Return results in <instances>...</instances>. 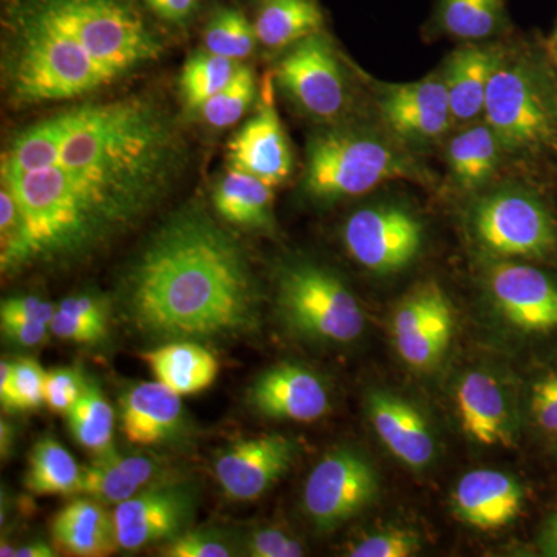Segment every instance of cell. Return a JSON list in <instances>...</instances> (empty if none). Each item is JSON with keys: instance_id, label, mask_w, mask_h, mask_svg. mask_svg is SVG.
<instances>
[{"instance_id": "obj_17", "label": "cell", "mask_w": 557, "mask_h": 557, "mask_svg": "<svg viewBox=\"0 0 557 557\" xmlns=\"http://www.w3.org/2000/svg\"><path fill=\"white\" fill-rule=\"evenodd\" d=\"M490 288L498 310L525 332L557 329V287L533 267L500 262L491 270Z\"/></svg>"}, {"instance_id": "obj_46", "label": "cell", "mask_w": 557, "mask_h": 557, "mask_svg": "<svg viewBox=\"0 0 557 557\" xmlns=\"http://www.w3.org/2000/svg\"><path fill=\"white\" fill-rule=\"evenodd\" d=\"M531 409L541 428L557 432V373L534 386Z\"/></svg>"}, {"instance_id": "obj_19", "label": "cell", "mask_w": 557, "mask_h": 557, "mask_svg": "<svg viewBox=\"0 0 557 557\" xmlns=\"http://www.w3.org/2000/svg\"><path fill=\"white\" fill-rule=\"evenodd\" d=\"M121 431L134 445H166L185 429L182 395L160 381L139 383L121 398Z\"/></svg>"}, {"instance_id": "obj_32", "label": "cell", "mask_w": 557, "mask_h": 557, "mask_svg": "<svg viewBox=\"0 0 557 557\" xmlns=\"http://www.w3.org/2000/svg\"><path fill=\"white\" fill-rule=\"evenodd\" d=\"M69 429L83 448L97 456L113 450L115 412L97 383L89 381L83 395L67 413Z\"/></svg>"}, {"instance_id": "obj_12", "label": "cell", "mask_w": 557, "mask_h": 557, "mask_svg": "<svg viewBox=\"0 0 557 557\" xmlns=\"http://www.w3.org/2000/svg\"><path fill=\"white\" fill-rule=\"evenodd\" d=\"M199 504V493L190 483L168 482L143 487L135 496L115 505L116 541L121 549L149 547L170 542L185 533Z\"/></svg>"}, {"instance_id": "obj_45", "label": "cell", "mask_w": 557, "mask_h": 557, "mask_svg": "<svg viewBox=\"0 0 557 557\" xmlns=\"http://www.w3.org/2000/svg\"><path fill=\"white\" fill-rule=\"evenodd\" d=\"M57 313L53 304L36 298V296H14L3 300L0 306V318L25 319V321L50 324Z\"/></svg>"}, {"instance_id": "obj_5", "label": "cell", "mask_w": 557, "mask_h": 557, "mask_svg": "<svg viewBox=\"0 0 557 557\" xmlns=\"http://www.w3.org/2000/svg\"><path fill=\"white\" fill-rule=\"evenodd\" d=\"M115 78L161 53L156 36L120 0H32Z\"/></svg>"}, {"instance_id": "obj_28", "label": "cell", "mask_w": 557, "mask_h": 557, "mask_svg": "<svg viewBox=\"0 0 557 557\" xmlns=\"http://www.w3.org/2000/svg\"><path fill=\"white\" fill-rule=\"evenodd\" d=\"M75 119V109L22 132L2 156V178H17L27 172L42 170L57 163L62 143Z\"/></svg>"}, {"instance_id": "obj_6", "label": "cell", "mask_w": 557, "mask_h": 557, "mask_svg": "<svg viewBox=\"0 0 557 557\" xmlns=\"http://www.w3.org/2000/svg\"><path fill=\"white\" fill-rule=\"evenodd\" d=\"M483 116L509 153L536 152L557 139V108L541 73L528 61H504L497 69Z\"/></svg>"}, {"instance_id": "obj_18", "label": "cell", "mask_w": 557, "mask_h": 557, "mask_svg": "<svg viewBox=\"0 0 557 557\" xmlns=\"http://www.w3.org/2000/svg\"><path fill=\"white\" fill-rule=\"evenodd\" d=\"M252 408L273 420L311 423L330 409L329 392L311 370L296 364L274 366L252 383L248 392Z\"/></svg>"}, {"instance_id": "obj_25", "label": "cell", "mask_w": 557, "mask_h": 557, "mask_svg": "<svg viewBox=\"0 0 557 557\" xmlns=\"http://www.w3.org/2000/svg\"><path fill=\"white\" fill-rule=\"evenodd\" d=\"M157 381L178 395L199 394L214 383L219 362L196 341H175L141 355Z\"/></svg>"}, {"instance_id": "obj_33", "label": "cell", "mask_w": 557, "mask_h": 557, "mask_svg": "<svg viewBox=\"0 0 557 557\" xmlns=\"http://www.w3.org/2000/svg\"><path fill=\"white\" fill-rule=\"evenodd\" d=\"M239 62L211 51L193 54L180 73V95L190 112H199L236 75Z\"/></svg>"}, {"instance_id": "obj_38", "label": "cell", "mask_w": 557, "mask_h": 557, "mask_svg": "<svg viewBox=\"0 0 557 557\" xmlns=\"http://www.w3.org/2000/svg\"><path fill=\"white\" fill-rule=\"evenodd\" d=\"M25 231L20 208L13 194L0 186V267L9 274L22 269Z\"/></svg>"}, {"instance_id": "obj_4", "label": "cell", "mask_w": 557, "mask_h": 557, "mask_svg": "<svg viewBox=\"0 0 557 557\" xmlns=\"http://www.w3.org/2000/svg\"><path fill=\"white\" fill-rule=\"evenodd\" d=\"M306 156L304 193L325 203L362 196L388 180L420 177L409 157L372 132H319L309 139Z\"/></svg>"}, {"instance_id": "obj_14", "label": "cell", "mask_w": 557, "mask_h": 557, "mask_svg": "<svg viewBox=\"0 0 557 557\" xmlns=\"http://www.w3.org/2000/svg\"><path fill=\"white\" fill-rule=\"evenodd\" d=\"M228 161L231 170L247 172L271 188L284 185L292 175V148L274 108L271 78L263 81L256 115L231 139Z\"/></svg>"}, {"instance_id": "obj_52", "label": "cell", "mask_w": 557, "mask_h": 557, "mask_svg": "<svg viewBox=\"0 0 557 557\" xmlns=\"http://www.w3.org/2000/svg\"><path fill=\"white\" fill-rule=\"evenodd\" d=\"M11 446H13V426L2 421L0 423V453L3 458L11 453Z\"/></svg>"}, {"instance_id": "obj_40", "label": "cell", "mask_w": 557, "mask_h": 557, "mask_svg": "<svg viewBox=\"0 0 557 557\" xmlns=\"http://www.w3.org/2000/svg\"><path fill=\"white\" fill-rule=\"evenodd\" d=\"M420 549V541L409 531L391 530L362 539L350 549L351 557H409Z\"/></svg>"}, {"instance_id": "obj_3", "label": "cell", "mask_w": 557, "mask_h": 557, "mask_svg": "<svg viewBox=\"0 0 557 557\" xmlns=\"http://www.w3.org/2000/svg\"><path fill=\"white\" fill-rule=\"evenodd\" d=\"M70 33L28 3L17 13L10 86L16 101H64L115 81Z\"/></svg>"}, {"instance_id": "obj_15", "label": "cell", "mask_w": 557, "mask_h": 557, "mask_svg": "<svg viewBox=\"0 0 557 557\" xmlns=\"http://www.w3.org/2000/svg\"><path fill=\"white\" fill-rule=\"evenodd\" d=\"M296 454L298 446L285 435L240 440L215 460V478L233 500H255L287 474Z\"/></svg>"}, {"instance_id": "obj_42", "label": "cell", "mask_w": 557, "mask_h": 557, "mask_svg": "<svg viewBox=\"0 0 557 557\" xmlns=\"http://www.w3.org/2000/svg\"><path fill=\"white\" fill-rule=\"evenodd\" d=\"M108 456L132 480L141 487L161 485V483L174 482L170 478L171 472L166 465L148 456H121L115 449L110 450Z\"/></svg>"}, {"instance_id": "obj_24", "label": "cell", "mask_w": 557, "mask_h": 557, "mask_svg": "<svg viewBox=\"0 0 557 557\" xmlns=\"http://www.w3.org/2000/svg\"><path fill=\"white\" fill-rule=\"evenodd\" d=\"M51 536L72 556L104 557L120 548L112 512L86 496L70 502L54 516Z\"/></svg>"}, {"instance_id": "obj_36", "label": "cell", "mask_w": 557, "mask_h": 557, "mask_svg": "<svg viewBox=\"0 0 557 557\" xmlns=\"http://www.w3.org/2000/svg\"><path fill=\"white\" fill-rule=\"evenodd\" d=\"M139 486L132 482L112 458L95 457L86 467H81L79 494L94 498L102 505H119L138 493Z\"/></svg>"}, {"instance_id": "obj_49", "label": "cell", "mask_w": 557, "mask_h": 557, "mask_svg": "<svg viewBox=\"0 0 557 557\" xmlns=\"http://www.w3.org/2000/svg\"><path fill=\"white\" fill-rule=\"evenodd\" d=\"M145 2L161 20L175 22V24L188 20L199 5V0H145Z\"/></svg>"}, {"instance_id": "obj_39", "label": "cell", "mask_w": 557, "mask_h": 557, "mask_svg": "<svg viewBox=\"0 0 557 557\" xmlns=\"http://www.w3.org/2000/svg\"><path fill=\"white\" fill-rule=\"evenodd\" d=\"M87 383L89 381L84 379L78 369L60 368L50 370V372H47L46 387H44L46 405L53 412L67 413L83 395Z\"/></svg>"}, {"instance_id": "obj_37", "label": "cell", "mask_w": 557, "mask_h": 557, "mask_svg": "<svg viewBox=\"0 0 557 557\" xmlns=\"http://www.w3.org/2000/svg\"><path fill=\"white\" fill-rule=\"evenodd\" d=\"M46 376L47 372H44L36 359H16L13 379L9 387L0 392L3 409L10 412H28V410L39 409L46 403L44 398Z\"/></svg>"}, {"instance_id": "obj_35", "label": "cell", "mask_w": 557, "mask_h": 557, "mask_svg": "<svg viewBox=\"0 0 557 557\" xmlns=\"http://www.w3.org/2000/svg\"><path fill=\"white\" fill-rule=\"evenodd\" d=\"M259 87L251 69H237L234 78L199 110L201 119L214 129H226L244 119L258 100Z\"/></svg>"}, {"instance_id": "obj_43", "label": "cell", "mask_w": 557, "mask_h": 557, "mask_svg": "<svg viewBox=\"0 0 557 557\" xmlns=\"http://www.w3.org/2000/svg\"><path fill=\"white\" fill-rule=\"evenodd\" d=\"M50 332L57 335L58 338L70 341L76 344H97L106 338L108 333V325L97 324V322L86 321L73 317V314L64 313L58 310L51 319Z\"/></svg>"}, {"instance_id": "obj_16", "label": "cell", "mask_w": 557, "mask_h": 557, "mask_svg": "<svg viewBox=\"0 0 557 557\" xmlns=\"http://www.w3.org/2000/svg\"><path fill=\"white\" fill-rule=\"evenodd\" d=\"M379 108L388 129L405 141L431 143L443 137L453 124L445 78L406 84H381Z\"/></svg>"}, {"instance_id": "obj_50", "label": "cell", "mask_w": 557, "mask_h": 557, "mask_svg": "<svg viewBox=\"0 0 557 557\" xmlns=\"http://www.w3.org/2000/svg\"><path fill=\"white\" fill-rule=\"evenodd\" d=\"M541 549L545 556L557 557V508L552 512L542 531Z\"/></svg>"}, {"instance_id": "obj_26", "label": "cell", "mask_w": 557, "mask_h": 557, "mask_svg": "<svg viewBox=\"0 0 557 557\" xmlns=\"http://www.w3.org/2000/svg\"><path fill=\"white\" fill-rule=\"evenodd\" d=\"M252 24L265 49L288 50L324 32L325 20L317 0H258Z\"/></svg>"}, {"instance_id": "obj_13", "label": "cell", "mask_w": 557, "mask_h": 557, "mask_svg": "<svg viewBox=\"0 0 557 557\" xmlns=\"http://www.w3.org/2000/svg\"><path fill=\"white\" fill-rule=\"evenodd\" d=\"M395 347L410 368H435L448 350L454 311L437 284L420 285L398 304L392 322Z\"/></svg>"}, {"instance_id": "obj_34", "label": "cell", "mask_w": 557, "mask_h": 557, "mask_svg": "<svg viewBox=\"0 0 557 557\" xmlns=\"http://www.w3.org/2000/svg\"><path fill=\"white\" fill-rule=\"evenodd\" d=\"M205 50L240 62L255 53L259 40L255 24L242 11L222 9L209 20L203 35Z\"/></svg>"}, {"instance_id": "obj_2", "label": "cell", "mask_w": 557, "mask_h": 557, "mask_svg": "<svg viewBox=\"0 0 557 557\" xmlns=\"http://www.w3.org/2000/svg\"><path fill=\"white\" fill-rule=\"evenodd\" d=\"M126 307L135 327L157 339L233 338L259 327V293L244 248L197 211L168 220L143 249Z\"/></svg>"}, {"instance_id": "obj_9", "label": "cell", "mask_w": 557, "mask_h": 557, "mask_svg": "<svg viewBox=\"0 0 557 557\" xmlns=\"http://www.w3.org/2000/svg\"><path fill=\"white\" fill-rule=\"evenodd\" d=\"M472 225L480 242L505 258H537L556 244L555 222L547 209L520 190L485 197L474 209Z\"/></svg>"}, {"instance_id": "obj_30", "label": "cell", "mask_w": 557, "mask_h": 557, "mask_svg": "<svg viewBox=\"0 0 557 557\" xmlns=\"http://www.w3.org/2000/svg\"><path fill=\"white\" fill-rule=\"evenodd\" d=\"M434 27L463 42H482L507 28L505 0H437Z\"/></svg>"}, {"instance_id": "obj_11", "label": "cell", "mask_w": 557, "mask_h": 557, "mask_svg": "<svg viewBox=\"0 0 557 557\" xmlns=\"http://www.w3.org/2000/svg\"><path fill=\"white\" fill-rule=\"evenodd\" d=\"M344 244L364 269L395 273L417 258L423 244V226L416 215L399 207L362 208L348 218Z\"/></svg>"}, {"instance_id": "obj_41", "label": "cell", "mask_w": 557, "mask_h": 557, "mask_svg": "<svg viewBox=\"0 0 557 557\" xmlns=\"http://www.w3.org/2000/svg\"><path fill=\"white\" fill-rule=\"evenodd\" d=\"M233 548L225 539L211 531H189L166 542L163 556L168 557H228Z\"/></svg>"}, {"instance_id": "obj_44", "label": "cell", "mask_w": 557, "mask_h": 557, "mask_svg": "<svg viewBox=\"0 0 557 557\" xmlns=\"http://www.w3.org/2000/svg\"><path fill=\"white\" fill-rule=\"evenodd\" d=\"M247 552L255 557H299L306 553L296 539L271 528L252 533L247 541Z\"/></svg>"}, {"instance_id": "obj_27", "label": "cell", "mask_w": 557, "mask_h": 557, "mask_svg": "<svg viewBox=\"0 0 557 557\" xmlns=\"http://www.w3.org/2000/svg\"><path fill=\"white\" fill-rule=\"evenodd\" d=\"M273 189L258 177L228 170L212 190V203L223 220L252 230L274 226Z\"/></svg>"}, {"instance_id": "obj_21", "label": "cell", "mask_w": 557, "mask_h": 557, "mask_svg": "<svg viewBox=\"0 0 557 557\" xmlns=\"http://www.w3.org/2000/svg\"><path fill=\"white\" fill-rule=\"evenodd\" d=\"M369 416L381 442L398 460L413 469L431 463L435 443L426 420L412 405L395 395H369Z\"/></svg>"}, {"instance_id": "obj_23", "label": "cell", "mask_w": 557, "mask_h": 557, "mask_svg": "<svg viewBox=\"0 0 557 557\" xmlns=\"http://www.w3.org/2000/svg\"><path fill=\"white\" fill-rule=\"evenodd\" d=\"M461 428L483 446L511 443L509 410L504 391L493 376L472 372L461 380L457 392Z\"/></svg>"}, {"instance_id": "obj_53", "label": "cell", "mask_w": 557, "mask_h": 557, "mask_svg": "<svg viewBox=\"0 0 557 557\" xmlns=\"http://www.w3.org/2000/svg\"><path fill=\"white\" fill-rule=\"evenodd\" d=\"M553 46H555L556 50H557V27H556L555 35H553Z\"/></svg>"}, {"instance_id": "obj_31", "label": "cell", "mask_w": 557, "mask_h": 557, "mask_svg": "<svg viewBox=\"0 0 557 557\" xmlns=\"http://www.w3.org/2000/svg\"><path fill=\"white\" fill-rule=\"evenodd\" d=\"M81 468L60 442L42 438L28 457L25 487L38 496L79 494Z\"/></svg>"}, {"instance_id": "obj_29", "label": "cell", "mask_w": 557, "mask_h": 557, "mask_svg": "<svg viewBox=\"0 0 557 557\" xmlns=\"http://www.w3.org/2000/svg\"><path fill=\"white\" fill-rule=\"evenodd\" d=\"M502 152L504 149L486 121L472 124L450 139L448 164L454 180L467 190L482 188L496 174Z\"/></svg>"}, {"instance_id": "obj_51", "label": "cell", "mask_w": 557, "mask_h": 557, "mask_svg": "<svg viewBox=\"0 0 557 557\" xmlns=\"http://www.w3.org/2000/svg\"><path fill=\"white\" fill-rule=\"evenodd\" d=\"M57 552L46 542H33L16 549V557H54Z\"/></svg>"}, {"instance_id": "obj_10", "label": "cell", "mask_w": 557, "mask_h": 557, "mask_svg": "<svg viewBox=\"0 0 557 557\" xmlns=\"http://www.w3.org/2000/svg\"><path fill=\"white\" fill-rule=\"evenodd\" d=\"M379 494V475L357 450L336 449L310 472L304 507L319 530H335L369 507Z\"/></svg>"}, {"instance_id": "obj_48", "label": "cell", "mask_w": 557, "mask_h": 557, "mask_svg": "<svg viewBox=\"0 0 557 557\" xmlns=\"http://www.w3.org/2000/svg\"><path fill=\"white\" fill-rule=\"evenodd\" d=\"M57 309L73 314V317L86 319V321L97 322V324L108 325L109 322L106 304L100 299L91 298V296H70V298L62 299Z\"/></svg>"}, {"instance_id": "obj_47", "label": "cell", "mask_w": 557, "mask_h": 557, "mask_svg": "<svg viewBox=\"0 0 557 557\" xmlns=\"http://www.w3.org/2000/svg\"><path fill=\"white\" fill-rule=\"evenodd\" d=\"M0 327H2L7 339L25 348L40 346L50 332L49 325L42 324V322L14 318H0Z\"/></svg>"}, {"instance_id": "obj_1", "label": "cell", "mask_w": 557, "mask_h": 557, "mask_svg": "<svg viewBox=\"0 0 557 557\" xmlns=\"http://www.w3.org/2000/svg\"><path fill=\"white\" fill-rule=\"evenodd\" d=\"M166 116L143 100L75 108L57 163L2 178L24 220L22 269L81 258L145 218L177 171Z\"/></svg>"}, {"instance_id": "obj_7", "label": "cell", "mask_w": 557, "mask_h": 557, "mask_svg": "<svg viewBox=\"0 0 557 557\" xmlns=\"http://www.w3.org/2000/svg\"><path fill=\"white\" fill-rule=\"evenodd\" d=\"M277 307L288 327L306 338L347 344L364 330L358 299L339 277L313 263H295L282 271Z\"/></svg>"}, {"instance_id": "obj_22", "label": "cell", "mask_w": 557, "mask_h": 557, "mask_svg": "<svg viewBox=\"0 0 557 557\" xmlns=\"http://www.w3.org/2000/svg\"><path fill=\"white\" fill-rule=\"evenodd\" d=\"M496 46L465 42L453 51L443 70L453 120L471 123L483 115L487 89L505 58Z\"/></svg>"}, {"instance_id": "obj_8", "label": "cell", "mask_w": 557, "mask_h": 557, "mask_svg": "<svg viewBox=\"0 0 557 557\" xmlns=\"http://www.w3.org/2000/svg\"><path fill=\"white\" fill-rule=\"evenodd\" d=\"M276 79L306 115L333 121L348 106V84L338 53L325 32L289 47L276 65Z\"/></svg>"}, {"instance_id": "obj_20", "label": "cell", "mask_w": 557, "mask_h": 557, "mask_svg": "<svg viewBox=\"0 0 557 557\" xmlns=\"http://www.w3.org/2000/svg\"><path fill=\"white\" fill-rule=\"evenodd\" d=\"M523 491L511 475L478 469L461 478L454 493V511L479 530L509 525L522 511Z\"/></svg>"}]
</instances>
